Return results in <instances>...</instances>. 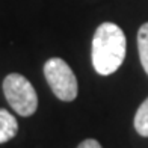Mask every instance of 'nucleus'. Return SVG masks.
<instances>
[{
  "mask_svg": "<svg viewBox=\"0 0 148 148\" xmlns=\"http://www.w3.org/2000/svg\"><path fill=\"white\" fill-rule=\"evenodd\" d=\"M77 148H103V147L100 145V142L95 139H86L82 144H79Z\"/></svg>",
  "mask_w": 148,
  "mask_h": 148,
  "instance_id": "obj_7",
  "label": "nucleus"
},
{
  "mask_svg": "<svg viewBox=\"0 0 148 148\" xmlns=\"http://www.w3.org/2000/svg\"><path fill=\"white\" fill-rule=\"evenodd\" d=\"M44 74L53 94L62 101H73L77 97L79 85L70 65L60 58H51L44 65Z\"/></svg>",
  "mask_w": 148,
  "mask_h": 148,
  "instance_id": "obj_3",
  "label": "nucleus"
},
{
  "mask_svg": "<svg viewBox=\"0 0 148 148\" xmlns=\"http://www.w3.org/2000/svg\"><path fill=\"white\" fill-rule=\"evenodd\" d=\"M134 129L136 132L144 138H148V98L145 101H142V104L139 106V109L134 115Z\"/></svg>",
  "mask_w": 148,
  "mask_h": 148,
  "instance_id": "obj_6",
  "label": "nucleus"
},
{
  "mask_svg": "<svg viewBox=\"0 0 148 148\" xmlns=\"http://www.w3.org/2000/svg\"><path fill=\"white\" fill-rule=\"evenodd\" d=\"M138 50L139 59L145 73L148 74V23L142 24L138 32Z\"/></svg>",
  "mask_w": 148,
  "mask_h": 148,
  "instance_id": "obj_5",
  "label": "nucleus"
},
{
  "mask_svg": "<svg viewBox=\"0 0 148 148\" xmlns=\"http://www.w3.org/2000/svg\"><path fill=\"white\" fill-rule=\"evenodd\" d=\"M18 132L17 118L6 109H0V144L11 140Z\"/></svg>",
  "mask_w": 148,
  "mask_h": 148,
  "instance_id": "obj_4",
  "label": "nucleus"
},
{
  "mask_svg": "<svg viewBox=\"0 0 148 148\" xmlns=\"http://www.w3.org/2000/svg\"><path fill=\"white\" fill-rule=\"evenodd\" d=\"M127 39L123 29L113 23H103L92 38V65L101 76L113 74L125 59Z\"/></svg>",
  "mask_w": 148,
  "mask_h": 148,
  "instance_id": "obj_1",
  "label": "nucleus"
},
{
  "mask_svg": "<svg viewBox=\"0 0 148 148\" xmlns=\"http://www.w3.org/2000/svg\"><path fill=\"white\" fill-rule=\"evenodd\" d=\"M3 92L9 106L18 115L30 116L38 107V95L32 83L21 74H9L3 80Z\"/></svg>",
  "mask_w": 148,
  "mask_h": 148,
  "instance_id": "obj_2",
  "label": "nucleus"
}]
</instances>
